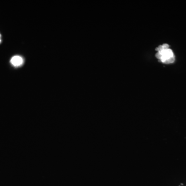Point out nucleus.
I'll use <instances>...</instances> for the list:
<instances>
[{
	"label": "nucleus",
	"mask_w": 186,
	"mask_h": 186,
	"mask_svg": "<svg viewBox=\"0 0 186 186\" xmlns=\"http://www.w3.org/2000/svg\"><path fill=\"white\" fill-rule=\"evenodd\" d=\"M23 62H24V60H23L22 58L21 57H19V56H14L12 57L11 60H10V62H11L12 65L14 66H16V67L21 65L23 63Z\"/></svg>",
	"instance_id": "f257e3e1"
},
{
	"label": "nucleus",
	"mask_w": 186,
	"mask_h": 186,
	"mask_svg": "<svg viewBox=\"0 0 186 186\" xmlns=\"http://www.w3.org/2000/svg\"><path fill=\"white\" fill-rule=\"evenodd\" d=\"M175 61V57H171L170 59H168L167 60H166L164 62V63L165 64H170V63H174Z\"/></svg>",
	"instance_id": "f03ea898"
},
{
	"label": "nucleus",
	"mask_w": 186,
	"mask_h": 186,
	"mask_svg": "<svg viewBox=\"0 0 186 186\" xmlns=\"http://www.w3.org/2000/svg\"><path fill=\"white\" fill-rule=\"evenodd\" d=\"M162 46L163 50H167L169 49V46L167 44H165L164 45H162Z\"/></svg>",
	"instance_id": "7ed1b4c3"
},
{
	"label": "nucleus",
	"mask_w": 186,
	"mask_h": 186,
	"mask_svg": "<svg viewBox=\"0 0 186 186\" xmlns=\"http://www.w3.org/2000/svg\"><path fill=\"white\" fill-rule=\"evenodd\" d=\"M156 57H157L158 59H160L161 57H162V55L160 54V52H158L156 53Z\"/></svg>",
	"instance_id": "20e7f679"
},
{
	"label": "nucleus",
	"mask_w": 186,
	"mask_h": 186,
	"mask_svg": "<svg viewBox=\"0 0 186 186\" xmlns=\"http://www.w3.org/2000/svg\"><path fill=\"white\" fill-rule=\"evenodd\" d=\"M0 42H1V38H0Z\"/></svg>",
	"instance_id": "39448f33"
}]
</instances>
